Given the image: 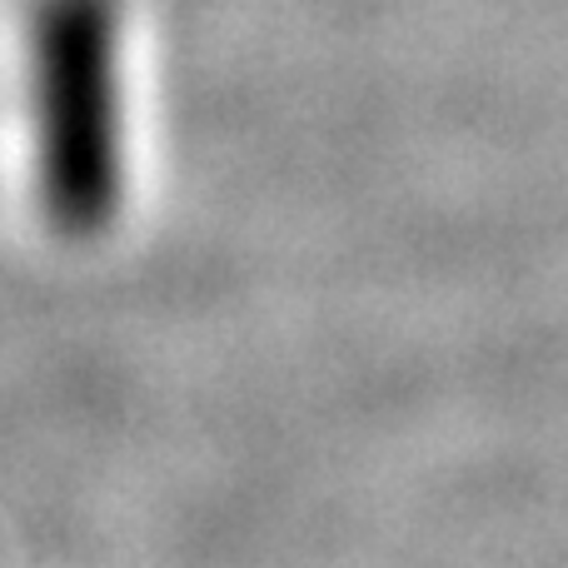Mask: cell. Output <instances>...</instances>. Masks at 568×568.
Here are the masks:
<instances>
[{"instance_id":"1","label":"cell","mask_w":568,"mask_h":568,"mask_svg":"<svg viewBox=\"0 0 568 568\" xmlns=\"http://www.w3.org/2000/svg\"><path fill=\"white\" fill-rule=\"evenodd\" d=\"M36 170L55 235L95 240L125 190L115 0L36 6Z\"/></svg>"}]
</instances>
